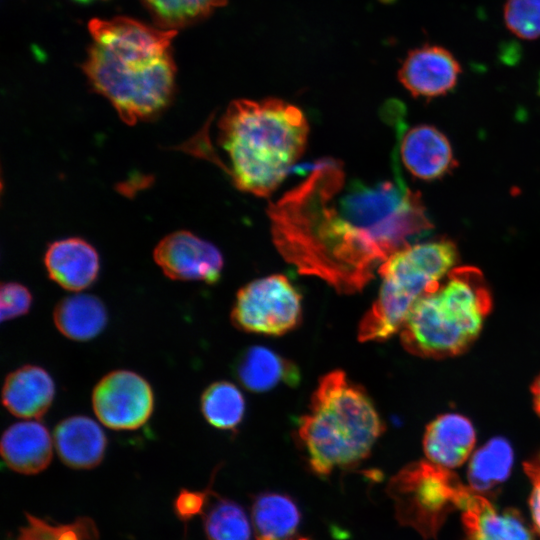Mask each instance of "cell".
<instances>
[{
    "instance_id": "cell-1",
    "label": "cell",
    "mask_w": 540,
    "mask_h": 540,
    "mask_svg": "<svg viewBox=\"0 0 540 540\" xmlns=\"http://www.w3.org/2000/svg\"><path fill=\"white\" fill-rule=\"evenodd\" d=\"M272 240L298 272L340 294L360 292L376 268L432 228L420 194L402 178L347 181L342 163L315 164L267 208Z\"/></svg>"
},
{
    "instance_id": "cell-11",
    "label": "cell",
    "mask_w": 540,
    "mask_h": 540,
    "mask_svg": "<svg viewBox=\"0 0 540 540\" xmlns=\"http://www.w3.org/2000/svg\"><path fill=\"white\" fill-rule=\"evenodd\" d=\"M461 71L460 63L448 49L425 44L408 52L398 78L414 97L431 99L452 91Z\"/></svg>"
},
{
    "instance_id": "cell-29",
    "label": "cell",
    "mask_w": 540,
    "mask_h": 540,
    "mask_svg": "<svg viewBox=\"0 0 540 540\" xmlns=\"http://www.w3.org/2000/svg\"><path fill=\"white\" fill-rule=\"evenodd\" d=\"M212 493L210 487L204 491L182 489L174 500V511L176 516L181 521L187 522L196 515L204 512L208 504L209 496Z\"/></svg>"
},
{
    "instance_id": "cell-23",
    "label": "cell",
    "mask_w": 540,
    "mask_h": 540,
    "mask_svg": "<svg viewBox=\"0 0 540 540\" xmlns=\"http://www.w3.org/2000/svg\"><path fill=\"white\" fill-rule=\"evenodd\" d=\"M200 408L203 417L220 430H234L245 415V399L239 388L229 381H216L202 393Z\"/></svg>"
},
{
    "instance_id": "cell-2",
    "label": "cell",
    "mask_w": 540,
    "mask_h": 540,
    "mask_svg": "<svg viewBox=\"0 0 540 540\" xmlns=\"http://www.w3.org/2000/svg\"><path fill=\"white\" fill-rule=\"evenodd\" d=\"M88 29L92 42L82 70L91 88L126 124L159 117L175 94L171 43L177 30L122 16L92 19Z\"/></svg>"
},
{
    "instance_id": "cell-26",
    "label": "cell",
    "mask_w": 540,
    "mask_h": 540,
    "mask_svg": "<svg viewBox=\"0 0 540 540\" xmlns=\"http://www.w3.org/2000/svg\"><path fill=\"white\" fill-rule=\"evenodd\" d=\"M27 524L21 527L17 540H98L99 533L94 521L79 517L74 522L52 525L26 513Z\"/></svg>"
},
{
    "instance_id": "cell-10",
    "label": "cell",
    "mask_w": 540,
    "mask_h": 540,
    "mask_svg": "<svg viewBox=\"0 0 540 540\" xmlns=\"http://www.w3.org/2000/svg\"><path fill=\"white\" fill-rule=\"evenodd\" d=\"M153 258L170 279L207 284L218 281L224 265L216 246L186 230L162 238L153 251Z\"/></svg>"
},
{
    "instance_id": "cell-18",
    "label": "cell",
    "mask_w": 540,
    "mask_h": 540,
    "mask_svg": "<svg viewBox=\"0 0 540 540\" xmlns=\"http://www.w3.org/2000/svg\"><path fill=\"white\" fill-rule=\"evenodd\" d=\"M475 442L472 423L462 415L448 413L438 416L426 427L423 449L430 462L451 469L467 460Z\"/></svg>"
},
{
    "instance_id": "cell-7",
    "label": "cell",
    "mask_w": 540,
    "mask_h": 540,
    "mask_svg": "<svg viewBox=\"0 0 540 540\" xmlns=\"http://www.w3.org/2000/svg\"><path fill=\"white\" fill-rule=\"evenodd\" d=\"M395 517L424 539H435L448 515L461 508L470 491L449 469L430 461L403 467L387 485Z\"/></svg>"
},
{
    "instance_id": "cell-24",
    "label": "cell",
    "mask_w": 540,
    "mask_h": 540,
    "mask_svg": "<svg viewBox=\"0 0 540 540\" xmlns=\"http://www.w3.org/2000/svg\"><path fill=\"white\" fill-rule=\"evenodd\" d=\"M157 27L176 30L201 21L227 0H140Z\"/></svg>"
},
{
    "instance_id": "cell-31",
    "label": "cell",
    "mask_w": 540,
    "mask_h": 540,
    "mask_svg": "<svg viewBox=\"0 0 540 540\" xmlns=\"http://www.w3.org/2000/svg\"><path fill=\"white\" fill-rule=\"evenodd\" d=\"M513 45H514L513 43L506 45L504 49L502 50L501 56L504 62H508L511 64L519 59L518 46L514 47Z\"/></svg>"
},
{
    "instance_id": "cell-32",
    "label": "cell",
    "mask_w": 540,
    "mask_h": 540,
    "mask_svg": "<svg viewBox=\"0 0 540 540\" xmlns=\"http://www.w3.org/2000/svg\"><path fill=\"white\" fill-rule=\"evenodd\" d=\"M531 393L535 411L540 416V375L533 382Z\"/></svg>"
},
{
    "instance_id": "cell-5",
    "label": "cell",
    "mask_w": 540,
    "mask_h": 540,
    "mask_svg": "<svg viewBox=\"0 0 540 540\" xmlns=\"http://www.w3.org/2000/svg\"><path fill=\"white\" fill-rule=\"evenodd\" d=\"M491 306L481 271L454 267L435 291L415 302L400 329L401 343L420 357L458 355L477 338Z\"/></svg>"
},
{
    "instance_id": "cell-16",
    "label": "cell",
    "mask_w": 540,
    "mask_h": 540,
    "mask_svg": "<svg viewBox=\"0 0 540 540\" xmlns=\"http://www.w3.org/2000/svg\"><path fill=\"white\" fill-rule=\"evenodd\" d=\"M55 392V383L44 368L24 365L6 376L2 403L14 416L38 420L51 407Z\"/></svg>"
},
{
    "instance_id": "cell-15",
    "label": "cell",
    "mask_w": 540,
    "mask_h": 540,
    "mask_svg": "<svg viewBox=\"0 0 540 540\" xmlns=\"http://www.w3.org/2000/svg\"><path fill=\"white\" fill-rule=\"evenodd\" d=\"M51 280L62 288L79 292L91 286L99 273V256L84 239L71 237L51 243L44 256Z\"/></svg>"
},
{
    "instance_id": "cell-33",
    "label": "cell",
    "mask_w": 540,
    "mask_h": 540,
    "mask_svg": "<svg viewBox=\"0 0 540 540\" xmlns=\"http://www.w3.org/2000/svg\"><path fill=\"white\" fill-rule=\"evenodd\" d=\"M74 1H76V2H78V3L87 4V3H90V2H92V1H94V0H74Z\"/></svg>"
},
{
    "instance_id": "cell-20",
    "label": "cell",
    "mask_w": 540,
    "mask_h": 540,
    "mask_svg": "<svg viewBox=\"0 0 540 540\" xmlns=\"http://www.w3.org/2000/svg\"><path fill=\"white\" fill-rule=\"evenodd\" d=\"M53 320L62 335L74 341L86 342L105 329L108 313L97 296L76 293L62 298L55 305Z\"/></svg>"
},
{
    "instance_id": "cell-35",
    "label": "cell",
    "mask_w": 540,
    "mask_h": 540,
    "mask_svg": "<svg viewBox=\"0 0 540 540\" xmlns=\"http://www.w3.org/2000/svg\"><path fill=\"white\" fill-rule=\"evenodd\" d=\"M297 540H310V539H308V538H299Z\"/></svg>"
},
{
    "instance_id": "cell-4",
    "label": "cell",
    "mask_w": 540,
    "mask_h": 540,
    "mask_svg": "<svg viewBox=\"0 0 540 540\" xmlns=\"http://www.w3.org/2000/svg\"><path fill=\"white\" fill-rule=\"evenodd\" d=\"M383 432L373 401L342 370L321 377L297 428L308 465L321 477L362 462Z\"/></svg>"
},
{
    "instance_id": "cell-17",
    "label": "cell",
    "mask_w": 540,
    "mask_h": 540,
    "mask_svg": "<svg viewBox=\"0 0 540 540\" xmlns=\"http://www.w3.org/2000/svg\"><path fill=\"white\" fill-rule=\"evenodd\" d=\"M56 452L61 461L73 469H91L101 463L107 448V437L93 419L76 415L60 421L53 432Z\"/></svg>"
},
{
    "instance_id": "cell-8",
    "label": "cell",
    "mask_w": 540,
    "mask_h": 540,
    "mask_svg": "<svg viewBox=\"0 0 540 540\" xmlns=\"http://www.w3.org/2000/svg\"><path fill=\"white\" fill-rule=\"evenodd\" d=\"M302 319V295L284 275L253 280L239 289L231 311L233 325L245 332L280 336Z\"/></svg>"
},
{
    "instance_id": "cell-14",
    "label": "cell",
    "mask_w": 540,
    "mask_h": 540,
    "mask_svg": "<svg viewBox=\"0 0 540 540\" xmlns=\"http://www.w3.org/2000/svg\"><path fill=\"white\" fill-rule=\"evenodd\" d=\"M53 445V436L41 422L26 419L12 424L3 432L0 451L11 470L32 475L49 466Z\"/></svg>"
},
{
    "instance_id": "cell-6",
    "label": "cell",
    "mask_w": 540,
    "mask_h": 540,
    "mask_svg": "<svg viewBox=\"0 0 540 540\" xmlns=\"http://www.w3.org/2000/svg\"><path fill=\"white\" fill-rule=\"evenodd\" d=\"M458 251L449 239L409 245L378 268V297L360 321L361 342L385 341L399 331L415 302L435 291L454 268Z\"/></svg>"
},
{
    "instance_id": "cell-22",
    "label": "cell",
    "mask_w": 540,
    "mask_h": 540,
    "mask_svg": "<svg viewBox=\"0 0 540 540\" xmlns=\"http://www.w3.org/2000/svg\"><path fill=\"white\" fill-rule=\"evenodd\" d=\"M513 459V449L506 439L496 437L489 440L470 460L469 487L482 495L497 487L509 477Z\"/></svg>"
},
{
    "instance_id": "cell-27",
    "label": "cell",
    "mask_w": 540,
    "mask_h": 540,
    "mask_svg": "<svg viewBox=\"0 0 540 540\" xmlns=\"http://www.w3.org/2000/svg\"><path fill=\"white\" fill-rule=\"evenodd\" d=\"M504 21L517 37L534 40L540 37V0H507Z\"/></svg>"
},
{
    "instance_id": "cell-3",
    "label": "cell",
    "mask_w": 540,
    "mask_h": 540,
    "mask_svg": "<svg viewBox=\"0 0 540 540\" xmlns=\"http://www.w3.org/2000/svg\"><path fill=\"white\" fill-rule=\"evenodd\" d=\"M309 134L304 113L277 98L232 101L218 123V143L234 185L269 196L303 155Z\"/></svg>"
},
{
    "instance_id": "cell-12",
    "label": "cell",
    "mask_w": 540,
    "mask_h": 540,
    "mask_svg": "<svg viewBox=\"0 0 540 540\" xmlns=\"http://www.w3.org/2000/svg\"><path fill=\"white\" fill-rule=\"evenodd\" d=\"M400 158L407 170L422 180H436L456 165L449 140L437 128L421 124L400 138Z\"/></svg>"
},
{
    "instance_id": "cell-19",
    "label": "cell",
    "mask_w": 540,
    "mask_h": 540,
    "mask_svg": "<svg viewBox=\"0 0 540 540\" xmlns=\"http://www.w3.org/2000/svg\"><path fill=\"white\" fill-rule=\"evenodd\" d=\"M234 371L239 382L249 391L267 392L280 383L296 385L300 373L296 365L263 346H250L238 357Z\"/></svg>"
},
{
    "instance_id": "cell-13",
    "label": "cell",
    "mask_w": 540,
    "mask_h": 540,
    "mask_svg": "<svg viewBox=\"0 0 540 540\" xmlns=\"http://www.w3.org/2000/svg\"><path fill=\"white\" fill-rule=\"evenodd\" d=\"M460 510L463 540H534L520 513L497 510L484 495L471 488Z\"/></svg>"
},
{
    "instance_id": "cell-21",
    "label": "cell",
    "mask_w": 540,
    "mask_h": 540,
    "mask_svg": "<svg viewBox=\"0 0 540 540\" xmlns=\"http://www.w3.org/2000/svg\"><path fill=\"white\" fill-rule=\"evenodd\" d=\"M251 517L258 540H290L301 521L295 501L277 492L256 495L252 501Z\"/></svg>"
},
{
    "instance_id": "cell-25",
    "label": "cell",
    "mask_w": 540,
    "mask_h": 540,
    "mask_svg": "<svg viewBox=\"0 0 540 540\" xmlns=\"http://www.w3.org/2000/svg\"><path fill=\"white\" fill-rule=\"evenodd\" d=\"M204 512L203 524L208 540H251V523L238 503L218 497Z\"/></svg>"
},
{
    "instance_id": "cell-30",
    "label": "cell",
    "mask_w": 540,
    "mask_h": 540,
    "mask_svg": "<svg viewBox=\"0 0 540 540\" xmlns=\"http://www.w3.org/2000/svg\"><path fill=\"white\" fill-rule=\"evenodd\" d=\"M525 472L532 484L529 498L534 530L540 536V454L524 464Z\"/></svg>"
},
{
    "instance_id": "cell-34",
    "label": "cell",
    "mask_w": 540,
    "mask_h": 540,
    "mask_svg": "<svg viewBox=\"0 0 540 540\" xmlns=\"http://www.w3.org/2000/svg\"><path fill=\"white\" fill-rule=\"evenodd\" d=\"M538 86H539V93H540V75H539Z\"/></svg>"
},
{
    "instance_id": "cell-28",
    "label": "cell",
    "mask_w": 540,
    "mask_h": 540,
    "mask_svg": "<svg viewBox=\"0 0 540 540\" xmlns=\"http://www.w3.org/2000/svg\"><path fill=\"white\" fill-rule=\"evenodd\" d=\"M29 289L17 282L2 283L0 289L1 321H8L27 314L32 305Z\"/></svg>"
},
{
    "instance_id": "cell-9",
    "label": "cell",
    "mask_w": 540,
    "mask_h": 540,
    "mask_svg": "<svg viewBox=\"0 0 540 540\" xmlns=\"http://www.w3.org/2000/svg\"><path fill=\"white\" fill-rule=\"evenodd\" d=\"M92 407L98 420L113 430L143 426L154 409L150 383L131 370H114L103 376L92 391Z\"/></svg>"
}]
</instances>
